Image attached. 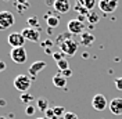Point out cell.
I'll list each match as a JSON object with an SVG mask.
<instances>
[{"label":"cell","mask_w":122,"mask_h":119,"mask_svg":"<svg viewBox=\"0 0 122 119\" xmlns=\"http://www.w3.org/2000/svg\"><path fill=\"white\" fill-rule=\"evenodd\" d=\"M58 46H60V51L64 55H68V57L75 55L76 51H78V49H79V43L76 42L74 37L64 40V42H62V43H60Z\"/></svg>","instance_id":"6da1fadb"},{"label":"cell","mask_w":122,"mask_h":119,"mask_svg":"<svg viewBox=\"0 0 122 119\" xmlns=\"http://www.w3.org/2000/svg\"><path fill=\"white\" fill-rule=\"evenodd\" d=\"M30 83H32V79L28 75H17L14 78V87L20 93H28Z\"/></svg>","instance_id":"7a4b0ae2"},{"label":"cell","mask_w":122,"mask_h":119,"mask_svg":"<svg viewBox=\"0 0 122 119\" xmlns=\"http://www.w3.org/2000/svg\"><path fill=\"white\" fill-rule=\"evenodd\" d=\"M15 24L14 14L10 11H0V30H6Z\"/></svg>","instance_id":"3957f363"},{"label":"cell","mask_w":122,"mask_h":119,"mask_svg":"<svg viewBox=\"0 0 122 119\" xmlns=\"http://www.w3.org/2000/svg\"><path fill=\"white\" fill-rule=\"evenodd\" d=\"M10 57L15 64H24L28 60V54H26L25 47H15V49H11Z\"/></svg>","instance_id":"277c9868"},{"label":"cell","mask_w":122,"mask_h":119,"mask_svg":"<svg viewBox=\"0 0 122 119\" xmlns=\"http://www.w3.org/2000/svg\"><path fill=\"white\" fill-rule=\"evenodd\" d=\"M67 29H68V32L72 36H74V35H82L85 32V24L81 22L78 18L69 20L68 24H67Z\"/></svg>","instance_id":"5b68a950"},{"label":"cell","mask_w":122,"mask_h":119,"mask_svg":"<svg viewBox=\"0 0 122 119\" xmlns=\"http://www.w3.org/2000/svg\"><path fill=\"white\" fill-rule=\"evenodd\" d=\"M7 42L13 49H15V47H24L25 37L22 36L21 32H11L7 37Z\"/></svg>","instance_id":"8992f818"},{"label":"cell","mask_w":122,"mask_h":119,"mask_svg":"<svg viewBox=\"0 0 122 119\" xmlns=\"http://www.w3.org/2000/svg\"><path fill=\"white\" fill-rule=\"evenodd\" d=\"M97 6H99V8L103 13L111 14L118 7V0H100L99 3H97Z\"/></svg>","instance_id":"52a82bcc"},{"label":"cell","mask_w":122,"mask_h":119,"mask_svg":"<svg viewBox=\"0 0 122 119\" xmlns=\"http://www.w3.org/2000/svg\"><path fill=\"white\" fill-rule=\"evenodd\" d=\"M108 104H110V103L107 101V98L103 96V94H96V96L92 98V107L99 112L104 111L107 107H108Z\"/></svg>","instance_id":"ba28073f"},{"label":"cell","mask_w":122,"mask_h":119,"mask_svg":"<svg viewBox=\"0 0 122 119\" xmlns=\"http://www.w3.org/2000/svg\"><path fill=\"white\" fill-rule=\"evenodd\" d=\"M46 67H47V62H46V61H35V62L28 68V72H29L30 79H32V80H33V79H36L38 74H39V72H42Z\"/></svg>","instance_id":"9c48e42d"},{"label":"cell","mask_w":122,"mask_h":119,"mask_svg":"<svg viewBox=\"0 0 122 119\" xmlns=\"http://www.w3.org/2000/svg\"><path fill=\"white\" fill-rule=\"evenodd\" d=\"M22 36L25 37V40H29V42H39L40 39V32L38 29H33V28H24L21 30Z\"/></svg>","instance_id":"30bf717a"},{"label":"cell","mask_w":122,"mask_h":119,"mask_svg":"<svg viewBox=\"0 0 122 119\" xmlns=\"http://www.w3.org/2000/svg\"><path fill=\"white\" fill-rule=\"evenodd\" d=\"M108 108H110V112L112 115H122V98L121 97H115L110 101L108 104Z\"/></svg>","instance_id":"8fae6325"},{"label":"cell","mask_w":122,"mask_h":119,"mask_svg":"<svg viewBox=\"0 0 122 119\" xmlns=\"http://www.w3.org/2000/svg\"><path fill=\"white\" fill-rule=\"evenodd\" d=\"M54 10L60 14H67L71 10V3L69 0H56L54 3Z\"/></svg>","instance_id":"7c38bea8"},{"label":"cell","mask_w":122,"mask_h":119,"mask_svg":"<svg viewBox=\"0 0 122 119\" xmlns=\"http://www.w3.org/2000/svg\"><path fill=\"white\" fill-rule=\"evenodd\" d=\"M45 20H46V22H47V28L54 29V28H57V26L60 25V17L53 14V13L45 14Z\"/></svg>","instance_id":"4fadbf2b"},{"label":"cell","mask_w":122,"mask_h":119,"mask_svg":"<svg viewBox=\"0 0 122 119\" xmlns=\"http://www.w3.org/2000/svg\"><path fill=\"white\" fill-rule=\"evenodd\" d=\"M51 80H53V84L57 87V89H65V86H67V80H68V79L64 78V76L58 72V74H56L53 76Z\"/></svg>","instance_id":"5bb4252c"},{"label":"cell","mask_w":122,"mask_h":119,"mask_svg":"<svg viewBox=\"0 0 122 119\" xmlns=\"http://www.w3.org/2000/svg\"><path fill=\"white\" fill-rule=\"evenodd\" d=\"M94 35L93 33H90V32H87V30H85L83 33L81 35V45L85 46V47H89V46H92V43L94 42Z\"/></svg>","instance_id":"9a60e30c"},{"label":"cell","mask_w":122,"mask_h":119,"mask_svg":"<svg viewBox=\"0 0 122 119\" xmlns=\"http://www.w3.org/2000/svg\"><path fill=\"white\" fill-rule=\"evenodd\" d=\"M36 107L40 112H46L49 109V100L45 98V97H39L36 100Z\"/></svg>","instance_id":"2e32d148"},{"label":"cell","mask_w":122,"mask_h":119,"mask_svg":"<svg viewBox=\"0 0 122 119\" xmlns=\"http://www.w3.org/2000/svg\"><path fill=\"white\" fill-rule=\"evenodd\" d=\"M76 4H79V6L85 7L86 10L92 11V10L94 8V6L97 4V1H96V0H76Z\"/></svg>","instance_id":"e0dca14e"},{"label":"cell","mask_w":122,"mask_h":119,"mask_svg":"<svg viewBox=\"0 0 122 119\" xmlns=\"http://www.w3.org/2000/svg\"><path fill=\"white\" fill-rule=\"evenodd\" d=\"M86 21H87V24H97L100 21V15H99V13H96L94 10H92V11H89V14L86 15Z\"/></svg>","instance_id":"ac0fdd59"},{"label":"cell","mask_w":122,"mask_h":119,"mask_svg":"<svg viewBox=\"0 0 122 119\" xmlns=\"http://www.w3.org/2000/svg\"><path fill=\"white\" fill-rule=\"evenodd\" d=\"M53 111H54V115H56V118H64V115H65V108L64 107H53Z\"/></svg>","instance_id":"d6986e66"},{"label":"cell","mask_w":122,"mask_h":119,"mask_svg":"<svg viewBox=\"0 0 122 119\" xmlns=\"http://www.w3.org/2000/svg\"><path fill=\"white\" fill-rule=\"evenodd\" d=\"M28 24H29V28H33V29L39 30V20L36 17H29L28 18Z\"/></svg>","instance_id":"ffe728a7"},{"label":"cell","mask_w":122,"mask_h":119,"mask_svg":"<svg viewBox=\"0 0 122 119\" xmlns=\"http://www.w3.org/2000/svg\"><path fill=\"white\" fill-rule=\"evenodd\" d=\"M57 68H58V72H61V71H65V69H68L69 65H68V61L64 58L61 60V61H58L57 62Z\"/></svg>","instance_id":"44dd1931"},{"label":"cell","mask_w":122,"mask_h":119,"mask_svg":"<svg viewBox=\"0 0 122 119\" xmlns=\"http://www.w3.org/2000/svg\"><path fill=\"white\" fill-rule=\"evenodd\" d=\"M21 101L22 103H29V101H33V96L29 94V93H21Z\"/></svg>","instance_id":"7402d4cb"},{"label":"cell","mask_w":122,"mask_h":119,"mask_svg":"<svg viewBox=\"0 0 122 119\" xmlns=\"http://www.w3.org/2000/svg\"><path fill=\"white\" fill-rule=\"evenodd\" d=\"M74 8H75V11H76V13H78L79 15H87V14H89V10H86L85 7L79 6V4H76Z\"/></svg>","instance_id":"603a6c76"},{"label":"cell","mask_w":122,"mask_h":119,"mask_svg":"<svg viewBox=\"0 0 122 119\" xmlns=\"http://www.w3.org/2000/svg\"><path fill=\"white\" fill-rule=\"evenodd\" d=\"M35 111H36V108H35L33 105H28V107L25 108V114H26L28 116H32V115L35 114Z\"/></svg>","instance_id":"cb8c5ba5"},{"label":"cell","mask_w":122,"mask_h":119,"mask_svg":"<svg viewBox=\"0 0 122 119\" xmlns=\"http://www.w3.org/2000/svg\"><path fill=\"white\" fill-rule=\"evenodd\" d=\"M45 115H46V118H47V119H58V118H56L53 108H49V109H47V111L45 112Z\"/></svg>","instance_id":"d4e9b609"},{"label":"cell","mask_w":122,"mask_h":119,"mask_svg":"<svg viewBox=\"0 0 122 119\" xmlns=\"http://www.w3.org/2000/svg\"><path fill=\"white\" fill-rule=\"evenodd\" d=\"M53 58L56 62H58V61H61V60H64V54L61 51H57V53H53Z\"/></svg>","instance_id":"484cf974"},{"label":"cell","mask_w":122,"mask_h":119,"mask_svg":"<svg viewBox=\"0 0 122 119\" xmlns=\"http://www.w3.org/2000/svg\"><path fill=\"white\" fill-rule=\"evenodd\" d=\"M53 45H54V42L53 40H50V39H47V40H45V42H42V47H43V49H50Z\"/></svg>","instance_id":"4316f807"},{"label":"cell","mask_w":122,"mask_h":119,"mask_svg":"<svg viewBox=\"0 0 122 119\" xmlns=\"http://www.w3.org/2000/svg\"><path fill=\"white\" fill-rule=\"evenodd\" d=\"M62 119H78V115L75 112H65V115H64Z\"/></svg>","instance_id":"83f0119b"},{"label":"cell","mask_w":122,"mask_h":119,"mask_svg":"<svg viewBox=\"0 0 122 119\" xmlns=\"http://www.w3.org/2000/svg\"><path fill=\"white\" fill-rule=\"evenodd\" d=\"M115 87H117V90L122 91V76L115 79Z\"/></svg>","instance_id":"f1b7e54d"},{"label":"cell","mask_w":122,"mask_h":119,"mask_svg":"<svg viewBox=\"0 0 122 119\" xmlns=\"http://www.w3.org/2000/svg\"><path fill=\"white\" fill-rule=\"evenodd\" d=\"M61 75H62V76H64V78H67V79H68V78H71V76H72V69H65V71H61L60 72Z\"/></svg>","instance_id":"f546056e"},{"label":"cell","mask_w":122,"mask_h":119,"mask_svg":"<svg viewBox=\"0 0 122 119\" xmlns=\"http://www.w3.org/2000/svg\"><path fill=\"white\" fill-rule=\"evenodd\" d=\"M15 7H17V10H18V13H21V14H24V11L29 8L28 6H21V4H17V3H15Z\"/></svg>","instance_id":"4dcf8cb0"},{"label":"cell","mask_w":122,"mask_h":119,"mask_svg":"<svg viewBox=\"0 0 122 119\" xmlns=\"http://www.w3.org/2000/svg\"><path fill=\"white\" fill-rule=\"evenodd\" d=\"M17 4H21V6H28L29 7V0H15Z\"/></svg>","instance_id":"1f68e13d"},{"label":"cell","mask_w":122,"mask_h":119,"mask_svg":"<svg viewBox=\"0 0 122 119\" xmlns=\"http://www.w3.org/2000/svg\"><path fill=\"white\" fill-rule=\"evenodd\" d=\"M6 67H7L6 62H4V61H0V72H3V71L6 69Z\"/></svg>","instance_id":"d6a6232c"},{"label":"cell","mask_w":122,"mask_h":119,"mask_svg":"<svg viewBox=\"0 0 122 119\" xmlns=\"http://www.w3.org/2000/svg\"><path fill=\"white\" fill-rule=\"evenodd\" d=\"M45 3L47 6H53L54 7V3H56V0H45Z\"/></svg>","instance_id":"836d02e7"},{"label":"cell","mask_w":122,"mask_h":119,"mask_svg":"<svg viewBox=\"0 0 122 119\" xmlns=\"http://www.w3.org/2000/svg\"><path fill=\"white\" fill-rule=\"evenodd\" d=\"M78 20H79L81 22H85V21H86V15H79V17H78Z\"/></svg>","instance_id":"e575fe53"},{"label":"cell","mask_w":122,"mask_h":119,"mask_svg":"<svg viewBox=\"0 0 122 119\" xmlns=\"http://www.w3.org/2000/svg\"><path fill=\"white\" fill-rule=\"evenodd\" d=\"M82 57H83L85 60H87V58H89V53H83V54H82Z\"/></svg>","instance_id":"d590c367"},{"label":"cell","mask_w":122,"mask_h":119,"mask_svg":"<svg viewBox=\"0 0 122 119\" xmlns=\"http://www.w3.org/2000/svg\"><path fill=\"white\" fill-rule=\"evenodd\" d=\"M0 105H6V101L4 100H0Z\"/></svg>","instance_id":"8d00e7d4"},{"label":"cell","mask_w":122,"mask_h":119,"mask_svg":"<svg viewBox=\"0 0 122 119\" xmlns=\"http://www.w3.org/2000/svg\"><path fill=\"white\" fill-rule=\"evenodd\" d=\"M36 119H47L46 116H40V118H36Z\"/></svg>","instance_id":"74e56055"},{"label":"cell","mask_w":122,"mask_h":119,"mask_svg":"<svg viewBox=\"0 0 122 119\" xmlns=\"http://www.w3.org/2000/svg\"><path fill=\"white\" fill-rule=\"evenodd\" d=\"M0 119H8V118H6V116H0Z\"/></svg>","instance_id":"f35d334b"},{"label":"cell","mask_w":122,"mask_h":119,"mask_svg":"<svg viewBox=\"0 0 122 119\" xmlns=\"http://www.w3.org/2000/svg\"><path fill=\"white\" fill-rule=\"evenodd\" d=\"M4 1H7V0H4Z\"/></svg>","instance_id":"ab89813d"}]
</instances>
